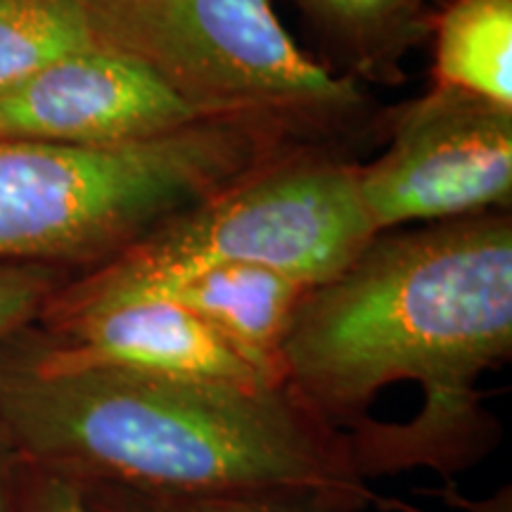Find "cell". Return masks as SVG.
I'll list each match as a JSON object with an SVG mask.
<instances>
[{"label":"cell","mask_w":512,"mask_h":512,"mask_svg":"<svg viewBox=\"0 0 512 512\" xmlns=\"http://www.w3.org/2000/svg\"><path fill=\"white\" fill-rule=\"evenodd\" d=\"M512 354V221L503 211L377 233L297 306L285 387L349 441L373 484L446 479L501 441L479 377Z\"/></svg>","instance_id":"cell-1"},{"label":"cell","mask_w":512,"mask_h":512,"mask_svg":"<svg viewBox=\"0 0 512 512\" xmlns=\"http://www.w3.org/2000/svg\"><path fill=\"white\" fill-rule=\"evenodd\" d=\"M0 427L19 460L72 484L183 496L292 494L349 512L399 501L285 384H238L55 358L36 325L0 342Z\"/></svg>","instance_id":"cell-2"},{"label":"cell","mask_w":512,"mask_h":512,"mask_svg":"<svg viewBox=\"0 0 512 512\" xmlns=\"http://www.w3.org/2000/svg\"><path fill=\"white\" fill-rule=\"evenodd\" d=\"M259 121H197L131 143L0 138V264L100 266L297 147Z\"/></svg>","instance_id":"cell-3"},{"label":"cell","mask_w":512,"mask_h":512,"mask_svg":"<svg viewBox=\"0 0 512 512\" xmlns=\"http://www.w3.org/2000/svg\"><path fill=\"white\" fill-rule=\"evenodd\" d=\"M375 235L358 195L356 164L297 150L105 264L69 275L38 318L131 302L219 266L271 268L316 287L347 268Z\"/></svg>","instance_id":"cell-4"},{"label":"cell","mask_w":512,"mask_h":512,"mask_svg":"<svg viewBox=\"0 0 512 512\" xmlns=\"http://www.w3.org/2000/svg\"><path fill=\"white\" fill-rule=\"evenodd\" d=\"M102 46L136 57L204 119L330 131L363 110L356 83L299 50L271 0H91Z\"/></svg>","instance_id":"cell-5"},{"label":"cell","mask_w":512,"mask_h":512,"mask_svg":"<svg viewBox=\"0 0 512 512\" xmlns=\"http://www.w3.org/2000/svg\"><path fill=\"white\" fill-rule=\"evenodd\" d=\"M356 169L375 233L503 211L512 197V107L434 86L394 114L387 150Z\"/></svg>","instance_id":"cell-6"},{"label":"cell","mask_w":512,"mask_h":512,"mask_svg":"<svg viewBox=\"0 0 512 512\" xmlns=\"http://www.w3.org/2000/svg\"><path fill=\"white\" fill-rule=\"evenodd\" d=\"M204 119L136 57L102 48L0 91V138L110 145Z\"/></svg>","instance_id":"cell-7"},{"label":"cell","mask_w":512,"mask_h":512,"mask_svg":"<svg viewBox=\"0 0 512 512\" xmlns=\"http://www.w3.org/2000/svg\"><path fill=\"white\" fill-rule=\"evenodd\" d=\"M34 325L50 354L67 363L195 380L285 384L207 320L169 299H133L105 309L38 318Z\"/></svg>","instance_id":"cell-8"},{"label":"cell","mask_w":512,"mask_h":512,"mask_svg":"<svg viewBox=\"0 0 512 512\" xmlns=\"http://www.w3.org/2000/svg\"><path fill=\"white\" fill-rule=\"evenodd\" d=\"M309 290L271 268L219 266L157 287L138 299H169L192 311L285 382L280 351L297 306Z\"/></svg>","instance_id":"cell-9"},{"label":"cell","mask_w":512,"mask_h":512,"mask_svg":"<svg viewBox=\"0 0 512 512\" xmlns=\"http://www.w3.org/2000/svg\"><path fill=\"white\" fill-rule=\"evenodd\" d=\"M434 86L512 107V0H451L434 27Z\"/></svg>","instance_id":"cell-10"},{"label":"cell","mask_w":512,"mask_h":512,"mask_svg":"<svg viewBox=\"0 0 512 512\" xmlns=\"http://www.w3.org/2000/svg\"><path fill=\"white\" fill-rule=\"evenodd\" d=\"M102 48L91 0H0V91Z\"/></svg>","instance_id":"cell-11"},{"label":"cell","mask_w":512,"mask_h":512,"mask_svg":"<svg viewBox=\"0 0 512 512\" xmlns=\"http://www.w3.org/2000/svg\"><path fill=\"white\" fill-rule=\"evenodd\" d=\"M361 64L389 60L418 29L422 0H297Z\"/></svg>","instance_id":"cell-12"},{"label":"cell","mask_w":512,"mask_h":512,"mask_svg":"<svg viewBox=\"0 0 512 512\" xmlns=\"http://www.w3.org/2000/svg\"><path fill=\"white\" fill-rule=\"evenodd\" d=\"M79 491L88 512H349L320 498L292 494L183 496L121 484H83Z\"/></svg>","instance_id":"cell-13"},{"label":"cell","mask_w":512,"mask_h":512,"mask_svg":"<svg viewBox=\"0 0 512 512\" xmlns=\"http://www.w3.org/2000/svg\"><path fill=\"white\" fill-rule=\"evenodd\" d=\"M69 275L74 273L48 264H0V342L34 325Z\"/></svg>","instance_id":"cell-14"},{"label":"cell","mask_w":512,"mask_h":512,"mask_svg":"<svg viewBox=\"0 0 512 512\" xmlns=\"http://www.w3.org/2000/svg\"><path fill=\"white\" fill-rule=\"evenodd\" d=\"M10 512H88L79 486L19 460L12 477Z\"/></svg>","instance_id":"cell-15"},{"label":"cell","mask_w":512,"mask_h":512,"mask_svg":"<svg viewBox=\"0 0 512 512\" xmlns=\"http://www.w3.org/2000/svg\"><path fill=\"white\" fill-rule=\"evenodd\" d=\"M432 494L441 498V501L458 505V508H465L467 512H512V489L510 486H503V489H498L494 496L479 498V501H470V498L458 496L456 489H453V482H448L444 489L432 491ZM399 510L401 512H420L418 508H411V505H406V503H399Z\"/></svg>","instance_id":"cell-16"},{"label":"cell","mask_w":512,"mask_h":512,"mask_svg":"<svg viewBox=\"0 0 512 512\" xmlns=\"http://www.w3.org/2000/svg\"><path fill=\"white\" fill-rule=\"evenodd\" d=\"M19 456L15 446L10 444L8 434L0 427V512H10V494H12V477H15Z\"/></svg>","instance_id":"cell-17"}]
</instances>
